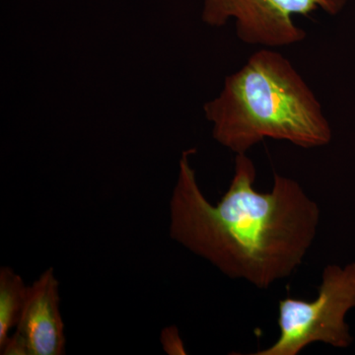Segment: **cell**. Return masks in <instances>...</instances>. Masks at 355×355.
Masks as SVG:
<instances>
[{"instance_id":"cell-1","label":"cell","mask_w":355,"mask_h":355,"mask_svg":"<svg viewBox=\"0 0 355 355\" xmlns=\"http://www.w3.org/2000/svg\"><path fill=\"white\" fill-rule=\"evenodd\" d=\"M184 151L170 200V235L224 275L260 289L286 279L316 238L319 207L298 182L275 173L272 191L254 189L256 167L236 154L234 175L220 202L210 203Z\"/></svg>"},{"instance_id":"cell-2","label":"cell","mask_w":355,"mask_h":355,"mask_svg":"<svg viewBox=\"0 0 355 355\" xmlns=\"http://www.w3.org/2000/svg\"><path fill=\"white\" fill-rule=\"evenodd\" d=\"M218 144L236 154L266 139L302 148L330 144L333 133L321 103L279 51H256L224 81L220 94L203 106Z\"/></svg>"},{"instance_id":"cell-3","label":"cell","mask_w":355,"mask_h":355,"mask_svg":"<svg viewBox=\"0 0 355 355\" xmlns=\"http://www.w3.org/2000/svg\"><path fill=\"white\" fill-rule=\"evenodd\" d=\"M355 307V263L329 265L313 301L287 297L279 303V335L254 355H298L308 345L323 343L347 347L352 342L345 315Z\"/></svg>"},{"instance_id":"cell-4","label":"cell","mask_w":355,"mask_h":355,"mask_svg":"<svg viewBox=\"0 0 355 355\" xmlns=\"http://www.w3.org/2000/svg\"><path fill=\"white\" fill-rule=\"evenodd\" d=\"M347 0H203L202 20L210 27H223L234 19L243 43L279 48L300 43L306 32L294 24V15L318 10L336 15Z\"/></svg>"},{"instance_id":"cell-5","label":"cell","mask_w":355,"mask_h":355,"mask_svg":"<svg viewBox=\"0 0 355 355\" xmlns=\"http://www.w3.org/2000/svg\"><path fill=\"white\" fill-rule=\"evenodd\" d=\"M13 336L22 343L27 355L65 354L67 340L60 313V284L53 268L44 270L29 286Z\"/></svg>"},{"instance_id":"cell-6","label":"cell","mask_w":355,"mask_h":355,"mask_svg":"<svg viewBox=\"0 0 355 355\" xmlns=\"http://www.w3.org/2000/svg\"><path fill=\"white\" fill-rule=\"evenodd\" d=\"M24 280L9 266L0 268V347L16 328L27 299Z\"/></svg>"},{"instance_id":"cell-7","label":"cell","mask_w":355,"mask_h":355,"mask_svg":"<svg viewBox=\"0 0 355 355\" xmlns=\"http://www.w3.org/2000/svg\"><path fill=\"white\" fill-rule=\"evenodd\" d=\"M161 343L168 354H186L183 340L176 327H169L162 331Z\"/></svg>"}]
</instances>
